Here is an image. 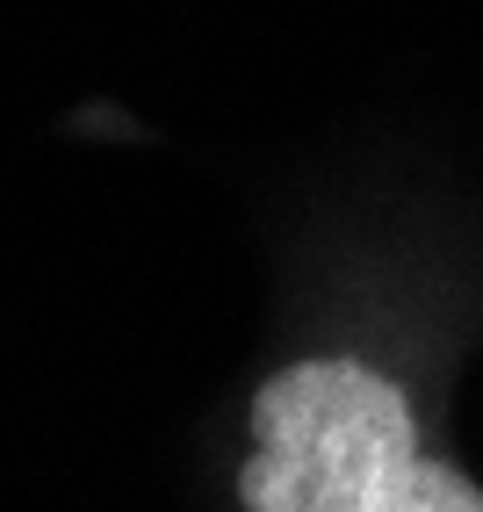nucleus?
I'll return each instance as SVG.
<instances>
[{"label": "nucleus", "mask_w": 483, "mask_h": 512, "mask_svg": "<svg viewBox=\"0 0 483 512\" xmlns=\"http://www.w3.org/2000/svg\"><path fill=\"white\" fill-rule=\"evenodd\" d=\"M440 440V397L368 339L296 347L246 390L238 512H390Z\"/></svg>", "instance_id": "1"}, {"label": "nucleus", "mask_w": 483, "mask_h": 512, "mask_svg": "<svg viewBox=\"0 0 483 512\" xmlns=\"http://www.w3.org/2000/svg\"><path fill=\"white\" fill-rule=\"evenodd\" d=\"M390 512H483V476H476L455 448H440V440H433Z\"/></svg>", "instance_id": "2"}]
</instances>
